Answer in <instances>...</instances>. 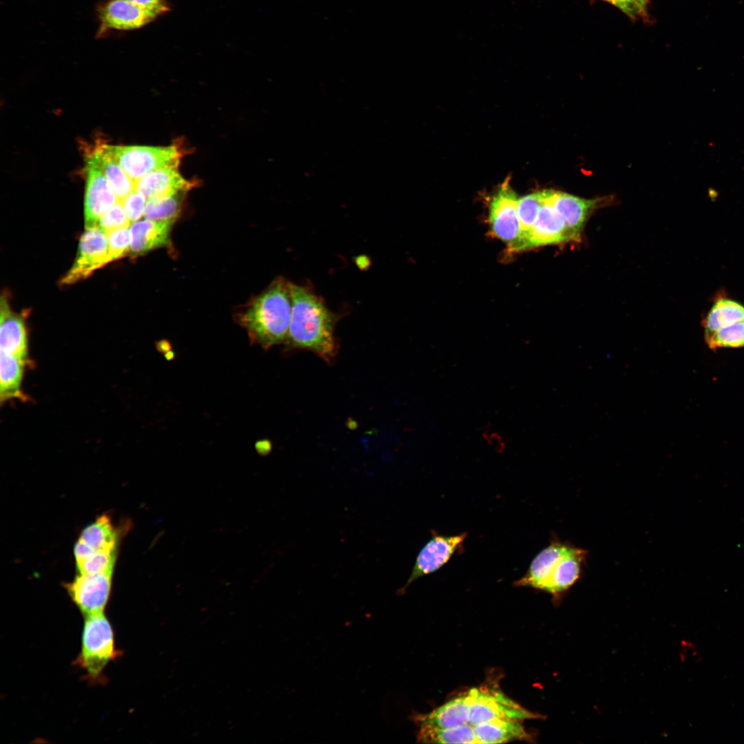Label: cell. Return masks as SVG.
Wrapping results in <instances>:
<instances>
[{
    "instance_id": "obj_1",
    "label": "cell",
    "mask_w": 744,
    "mask_h": 744,
    "mask_svg": "<svg viewBox=\"0 0 744 744\" xmlns=\"http://www.w3.org/2000/svg\"><path fill=\"white\" fill-rule=\"evenodd\" d=\"M292 311L287 342L291 347L307 349L327 363L338 347L333 334L337 316L307 287L290 282Z\"/></svg>"
},
{
    "instance_id": "obj_2",
    "label": "cell",
    "mask_w": 744,
    "mask_h": 744,
    "mask_svg": "<svg viewBox=\"0 0 744 744\" xmlns=\"http://www.w3.org/2000/svg\"><path fill=\"white\" fill-rule=\"evenodd\" d=\"M588 550L555 538L533 559L517 586H530L561 598L581 577Z\"/></svg>"
},
{
    "instance_id": "obj_3",
    "label": "cell",
    "mask_w": 744,
    "mask_h": 744,
    "mask_svg": "<svg viewBox=\"0 0 744 744\" xmlns=\"http://www.w3.org/2000/svg\"><path fill=\"white\" fill-rule=\"evenodd\" d=\"M291 311L290 282L278 278L249 304L239 322L254 342L269 348L287 340Z\"/></svg>"
},
{
    "instance_id": "obj_4",
    "label": "cell",
    "mask_w": 744,
    "mask_h": 744,
    "mask_svg": "<svg viewBox=\"0 0 744 744\" xmlns=\"http://www.w3.org/2000/svg\"><path fill=\"white\" fill-rule=\"evenodd\" d=\"M112 626L104 612L84 617L81 648L76 661L92 681L118 656Z\"/></svg>"
},
{
    "instance_id": "obj_5",
    "label": "cell",
    "mask_w": 744,
    "mask_h": 744,
    "mask_svg": "<svg viewBox=\"0 0 744 744\" xmlns=\"http://www.w3.org/2000/svg\"><path fill=\"white\" fill-rule=\"evenodd\" d=\"M104 147L135 183L154 170L178 167L183 154L180 148L176 145L153 147L104 144Z\"/></svg>"
},
{
    "instance_id": "obj_6",
    "label": "cell",
    "mask_w": 744,
    "mask_h": 744,
    "mask_svg": "<svg viewBox=\"0 0 744 744\" xmlns=\"http://www.w3.org/2000/svg\"><path fill=\"white\" fill-rule=\"evenodd\" d=\"M468 723L473 726L495 719L524 721L540 718L519 705L498 689L474 688Z\"/></svg>"
},
{
    "instance_id": "obj_7",
    "label": "cell",
    "mask_w": 744,
    "mask_h": 744,
    "mask_svg": "<svg viewBox=\"0 0 744 744\" xmlns=\"http://www.w3.org/2000/svg\"><path fill=\"white\" fill-rule=\"evenodd\" d=\"M110 262L107 234L100 227L86 229L81 237L73 265L60 283L68 285L83 280Z\"/></svg>"
},
{
    "instance_id": "obj_8",
    "label": "cell",
    "mask_w": 744,
    "mask_h": 744,
    "mask_svg": "<svg viewBox=\"0 0 744 744\" xmlns=\"http://www.w3.org/2000/svg\"><path fill=\"white\" fill-rule=\"evenodd\" d=\"M518 200L509 181L506 180L490 201L488 223L490 231L495 237L508 244L510 251L516 246L520 236Z\"/></svg>"
},
{
    "instance_id": "obj_9",
    "label": "cell",
    "mask_w": 744,
    "mask_h": 744,
    "mask_svg": "<svg viewBox=\"0 0 744 744\" xmlns=\"http://www.w3.org/2000/svg\"><path fill=\"white\" fill-rule=\"evenodd\" d=\"M85 172V224L86 229H92L99 227L101 216L118 200L91 153L87 154Z\"/></svg>"
},
{
    "instance_id": "obj_10",
    "label": "cell",
    "mask_w": 744,
    "mask_h": 744,
    "mask_svg": "<svg viewBox=\"0 0 744 744\" xmlns=\"http://www.w3.org/2000/svg\"><path fill=\"white\" fill-rule=\"evenodd\" d=\"M112 572L79 573L65 585L67 592L83 617L104 612L110 599Z\"/></svg>"
},
{
    "instance_id": "obj_11",
    "label": "cell",
    "mask_w": 744,
    "mask_h": 744,
    "mask_svg": "<svg viewBox=\"0 0 744 744\" xmlns=\"http://www.w3.org/2000/svg\"><path fill=\"white\" fill-rule=\"evenodd\" d=\"M552 189L542 190V201L525 249L572 242L564 221L552 201Z\"/></svg>"
},
{
    "instance_id": "obj_12",
    "label": "cell",
    "mask_w": 744,
    "mask_h": 744,
    "mask_svg": "<svg viewBox=\"0 0 744 744\" xmlns=\"http://www.w3.org/2000/svg\"><path fill=\"white\" fill-rule=\"evenodd\" d=\"M466 533L453 536L433 535L419 552L407 582L401 593L416 579L431 574L442 567L462 545Z\"/></svg>"
},
{
    "instance_id": "obj_13",
    "label": "cell",
    "mask_w": 744,
    "mask_h": 744,
    "mask_svg": "<svg viewBox=\"0 0 744 744\" xmlns=\"http://www.w3.org/2000/svg\"><path fill=\"white\" fill-rule=\"evenodd\" d=\"M99 12V37L110 30L138 29L159 17L155 12L127 0H108L100 7Z\"/></svg>"
},
{
    "instance_id": "obj_14",
    "label": "cell",
    "mask_w": 744,
    "mask_h": 744,
    "mask_svg": "<svg viewBox=\"0 0 744 744\" xmlns=\"http://www.w3.org/2000/svg\"><path fill=\"white\" fill-rule=\"evenodd\" d=\"M611 200V197L586 199L566 192L554 190L552 192L553 204L565 223L572 242L580 241L590 215Z\"/></svg>"
},
{
    "instance_id": "obj_15",
    "label": "cell",
    "mask_w": 744,
    "mask_h": 744,
    "mask_svg": "<svg viewBox=\"0 0 744 744\" xmlns=\"http://www.w3.org/2000/svg\"><path fill=\"white\" fill-rule=\"evenodd\" d=\"M0 349L29 364L28 335L23 318L10 307L6 297L0 304Z\"/></svg>"
},
{
    "instance_id": "obj_16",
    "label": "cell",
    "mask_w": 744,
    "mask_h": 744,
    "mask_svg": "<svg viewBox=\"0 0 744 744\" xmlns=\"http://www.w3.org/2000/svg\"><path fill=\"white\" fill-rule=\"evenodd\" d=\"M194 183L183 177L177 167H168L141 178L135 183V190L149 200L187 192L194 187Z\"/></svg>"
},
{
    "instance_id": "obj_17",
    "label": "cell",
    "mask_w": 744,
    "mask_h": 744,
    "mask_svg": "<svg viewBox=\"0 0 744 744\" xmlns=\"http://www.w3.org/2000/svg\"><path fill=\"white\" fill-rule=\"evenodd\" d=\"M173 224L174 222L146 218L134 223L130 228V253L137 256L153 249L170 245V234Z\"/></svg>"
},
{
    "instance_id": "obj_18",
    "label": "cell",
    "mask_w": 744,
    "mask_h": 744,
    "mask_svg": "<svg viewBox=\"0 0 744 744\" xmlns=\"http://www.w3.org/2000/svg\"><path fill=\"white\" fill-rule=\"evenodd\" d=\"M472 692L452 699L427 714L417 716L420 726L451 728L468 723L472 702Z\"/></svg>"
},
{
    "instance_id": "obj_19",
    "label": "cell",
    "mask_w": 744,
    "mask_h": 744,
    "mask_svg": "<svg viewBox=\"0 0 744 744\" xmlns=\"http://www.w3.org/2000/svg\"><path fill=\"white\" fill-rule=\"evenodd\" d=\"M478 743H502L529 738L519 721L495 719L474 726Z\"/></svg>"
},
{
    "instance_id": "obj_20",
    "label": "cell",
    "mask_w": 744,
    "mask_h": 744,
    "mask_svg": "<svg viewBox=\"0 0 744 744\" xmlns=\"http://www.w3.org/2000/svg\"><path fill=\"white\" fill-rule=\"evenodd\" d=\"M0 400L3 403L12 398L26 399L21 386L26 362L0 352Z\"/></svg>"
},
{
    "instance_id": "obj_21",
    "label": "cell",
    "mask_w": 744,
    "mask_h": 744,
    "mask_svg": "<svg viewBox=\"0 0 744 744\" xmlns=\"http://www.w3.org/2000/svg\"><path fill=\"white\" fill-rule=\"evenodd\" d=\"M744 320V305L723 296H718L702 320L705 334Z\"/></svg>"
},
{
    "instance_id": "obj_22",
    "label": "cell",
    "mask_w": 744,
    "mask_h": 744,
    "mask_svg": "<svg viewBox=\"0 0 744 744\" xmlns=\"http://www.w3.org/2000/svg\"><path fill=\"white\" fill-rule=\"evenodd\" d=\"M98 161L118 200L122 201L135 190V182L124 172L118 162L107 152L104 144L90 152Z\"/></svg>"
},
{
    "instance_id": "obj_23",
    "label": "cell",
    "mask_w": 744,
    "mask_h": 744,
    "mask_svg": "<svg viewBox=\"0 0 744 744\" xmlns=\"http://www.w3.org/2000/svg\"><path fill=\"white\" fill-rule=\"evenodd\" d=\"M417 738L425 743H478L474 726L469 723L451 728L420 726Z\"/></svg>"
},
{
    "instance_id": "obj_24",
    "label": "cell",
    "mask_w": 744,
    "mask_h": 744,
    "mask_svg": "<svg viewBox=\"0 0 744 744\" xmlns=\"http://www.w3.org/2000/svg\"><path fill=\"white\" fill-rule=\"evenodd\" d=\"M117 537V531L111 523L110 517L104 514L87 526L82 530L79 539L96 550H114Z\"/></svg>"
},
{
    "instance_id": "obj_25",
    "label": "cell",
    "mask_w": 744,
    "mask_h": 744,
    "mask_svg": "<svg viewBox=\"0 0 744 744\" xmlns=\"http://www.w3.org/2000/svg\"><path fill=\"white\" fill-rule=\"evenodd\" d=\"M542 201V190L524 196L518 200V217L520 227L519 240L513 252L524 250ZM512 251V252H513Z\"/></svg>"
},
{
    "instance_id": "obj_26",
    "label": "cell",
    "mask_w": 744,
    "mask_h": 744,
    "mask_svg": "<svg viewBox=\"0 0 744 744\" xmlns=\"http://www.w3.org/2000/svg\"><path fill=\"white\" fill-rule=\"evenodd\" d=\"M186 192L147 200L143 216L146 219L175 222L180 214Z\"/></svg>"
},
{
    "instance_id": "obj_27",
    "label": "cell",
    "mask_w": 744,
    "mask_h": 744,
    "mask_svg": "<svg viewBox=\"0 0 744 744\" xmlns=\"http://www.w3.org/2000/svg\"><path fill=\"white\" fill-rule=\"evenodd\" d=\"M704 336L706 344L712 350L744 347V320Z\"/></svg>"
},
{
    "instance_id": "obj_28",
    "label": "cell",
    "mask_w": 744,
    "mask_h": 744,
    "mask_svg": "<svg viewBox=\"0 0 744 744\" xmlns=\"http://www.w3.org/2000/svg\"><path fill=\"white\" fill-rule=\"evenodd\" d=\"M116 550H96L88 558L76 561L79 573L113 572L116 562Z\"/></svg>"
},
{
    "instance_id": "obj_29",
    "label": "cell",
    "mask_w": 744,
    "mask_h": 744,
    "mask_svg": "<svg viewBox=\"0 0 744 744\" xmlns=\"http://www.w3.org/2000/svg\"><path fill=\"white\" fill-rule=\"evenodd\" d=\"M130 223L123 203L118 200L101 216L99 227L107 234L128 227Z\"/></svg>"
},
{
    "instance_id": "obj_30",
    "label": "cell",
    "mask_w": 744,
    "mask_h": 744,
    "mask_svg": "<svg viewBox=\"0 0 744 744\" xmlns=\"http://www.w3.org/2000/svg\"><path fill=\"white\" fill-rule=\"evenodd\" d=\"M111 261L121 258L130 251L131 234L128 227L107 234Z\"/></svg>"
},
{
    "instance_id": "obj_31",
    "label": "cell",
    "mask_w": 744,
    "mask_h": 744,
    "mask_svg": "<svg viewBox=\"0 0 744 744\" xmlns=\"http://www.w3.org/2000/svg\"><path fill=\"white\" fill-rule=\"evenodd\" d=\"M121 202L130 222L139 220L144 214L147 199L134 190Z\"/></svg>"
},
{
    "instance_id": "obj_32",
    "label": "cell",
    "mask_w": 744,
    "mask_h": 744,
    "mask_svg": "<svg viewBox=\"0 0 744 744\" xmlns=\"http://www.w3.org/2000/svg\"><path fill=\"white\" fill-rule=\"evenodd\" d=\"M617 8L632 20L649 21L638 6L635 0H602Z\"/></svg>"
},
{
    "instance_id": "obj_33",
    "label": "cell",
    "mask_w": 744,
    "mask_h": 744,
    "mask_svg": "<svg viewBox=\"0 0 744 744\" xmlns=\"http://www.w3.org/2000/svg\"><path fill=\"white\" fill-rule=\"evenodd\" d=\"M144 8L149 10L159 17L170 11V4L167 0H127Z\"/></svg>"
},
{
    "instance_id": "obj_34",
    "label": "cell",
    "mask_w": 744,
    "mask_h": 744,
    "mask_svg": "<svg viewBox=\"0 0 744 744\" xmlns=\"http://www.w3.org/2000/svg\"><path fill=\"white\" fill-rule=\"evenodd\" d=\"M96 551L90 546L79 539L74 547V555L76 561L88 558Z\"/></svg>"
},
{
    "instance_id": "obj_35",
    "label": "cell",
    "mask_w": 744,
    "mask_h": 744,
    "mask_svg": "<svg viewBox=\"0 0 744 744\" xmlns=\"http://www.w3.org/2000/svg\"><path fill=\"white\" fill-rule=\"evenodd\" d=\"M635 1H636L637 3L638 6L639 7L641 10L642 11V12L644 14V15L648 19H649V16H648V10H647L648 0H635Z\"/></svg>"
}]
</instances>
